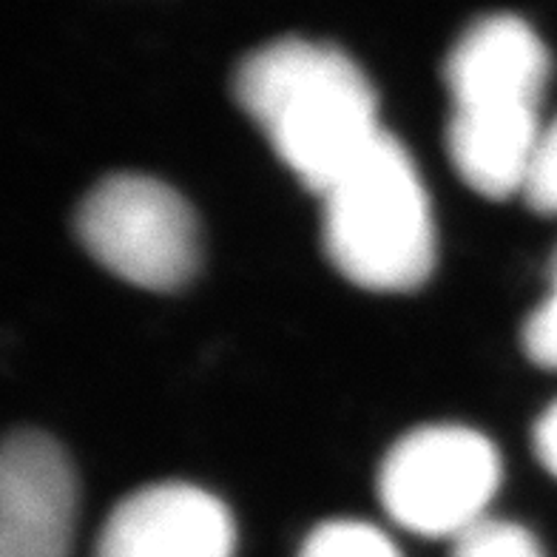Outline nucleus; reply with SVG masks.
Returning a JSON list of instances; mask_svg holds the SVG:
<instances>
[{"label": "nucleus", "mask_w": 557, "mask_h": 557, "mask_svg": "<svg viewBox=\"0 0 557 557\" xmlns=\"http://www.w3.org/2000/svg\"><path fill=\"white\" fill-rule=\"evenodd\" d=\"M552 60L518 15L478 17L444 63L453 169L486 199L523 194L543 137L541 103Z\"/></svg>", "instance_id": "obj_1"}, {"label": "nucleus", "mask_w": 557, "mask_h": 557, "mask_svg": "<svg viewBox=\"0 0 557 557\" xmlns=\"http://www.w3.org/2000/svg\"><path fill=\"white\" fill-rule=\"evenodd\" d=\"M234 97L313 194L382 137L379 97L359 63L331 44L278 37L234 74Z\"/></svg>", "instance_id": "obj_2"}, {"label": "nucleus", "mask_w": 557, "mask_h": 557, "mask_svg": "<svg viewBox=\"0 0 557 557\" xmlns=\"http://www.w3.org/2000/svg\"><path fill=\"white\" fill-rule=\"evenodd\" d=\"M327 259L352 285L407 294L435 268V222L416 160L389 132L322 194Z\"/></svg>", "instance_id": "obj_3"}, {"label": "nucleus", "mask_w": 557, "mask_h": 557, "mask_svg": "<svg viewBox=\"0 0 557 557\" xmlns=\"http://www.w3.org/2000/svg\"><path fill=\"white\" fill-rule=\"evenodd\" d=\"M74 227L83 248L128 285L176 290L197 273V216L154 176H106L83 197Z\"/></svg>", "instance_id": "obj_4"}, {"label": "nucleus", "mask_w": 557, "mask_h": 557, "mask_svg": "<svg viewBox=\"0 0 557 557\" xmlns=\"http://www.w3.org/2000/svg\"><path fill=\"white\" fill-rule=\"evenodd\" d=\"M500 486L498 449L470 426L412 430L384 455L379 498L398 527L421 537H455L484 521Z\"/></svg>", "instance_id": "obj_5"}, {"label": "nucleus", "mask_w": 557, "mask_h": 557, "mask_svg": "<svg viewBox=\"0 0 557 557\" xmlns=\"http://www.w3.org/2000/svg\"><path fill=\"white\" fill-rule=\"evenodd\" d=\"M77 478L49 435L21 430L0 458V557H69Z\"/></svg>", "instance_id": "obj_6"}, {"label": "nucleus", "mask_w": 557, "mask_h": 557, "mask_svg": "<svg viewBox=\"0 0 557 557\" xmlns=\"http://www.w3.org/2000/svg\"><path fill=\"white\" fill-rule=\"evenodd\" d=\"M234 518L216 495L191 484L134 492L109 515L97 557H234Z\"/></svg>", "instance_id": "obj_7"}, {"label": "nucleus", "mask_w": 557, "mask_h": 557, "mask_svg": "<svg viewBox=\"0 0 557 557\" xmlns=\"http://www.w3.org/2000/svg\"><path fill=\"white\" fill-rule=\"evenodd\" d=\"M299 557H401L382 529L359 521H331L315 527Z\"/></svg>", "instance_id": "obj_8"}, {"label": "nucleus", "mask_w": 557, "mask_h": 557, "mask_svg": "<svg viewBox=\"0 0 557 557\" xmlns=\"http://www.w3.org/2000/svg\"><path fill=\"white\" fill-rule=\"evenodd\" d=\"M449 557H546V552L529 529L486 515L455 537Z\"/></svg>", "instance_id": "obj_9"}, {"label": "nucleus", "mask_w": 557, "mask_h": 557, "mask_svg": "<svg viewBox=\"0 0 557 557\" xmlns=\"http://www.w3.org/2000/svg\"><path fill=\"white\" fill-rule=\"evenodd\" d=\"M523 199L537 213H557V117L546 123L537 146L535 162L529 171V183L523 188Z\"/></svg>", "instance_id": "obj_10"}, {"label": "nucleus", "mask_w": 557, "mask_h": 557, "mask_svg": "<svg viewBox=\"0 0 557 557\" xmlns=\"http://www.w3.org/2000/svg\"><path fill=\"white\" fill-rule=\"evenodd\" d=\"M523 350L537 367L557 370V253L552 262V287L541 308L523 327Z\"/></svg>", "instance_id": "obj_11"}, {"label": "nucleus", "mask_w": 557, "mask_h": 557, "mask_svg": "<svg viewBox=\"0 0 557 557\" xmlns=\"http://www.w3.org/2000/svg\"><path fill=\"white\" fill-rule=\"evenodd\" d=\"M535 453L541 463L557 478V401L543 412L535 426Z\"/></svg>", "instance_id": "obj_12"}]
</instances>
